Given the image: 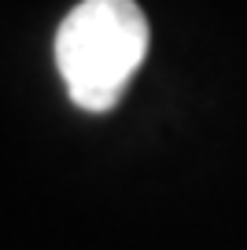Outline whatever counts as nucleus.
I'll return each instance as SVG.
<instances>
[{
    "label": "nucleus",
    "mask_w": 247,
    "mask_h": 250,
    "mask_svg": "<svg viewBox=\"0 0 247 250\" xmlns=\"http://www.w3.org/2000/svg\"><path fill=\"white\" fill-rule=\"evenodd\" d=\"M148 19L133 0H81L55 30V66L70 100L103 114L148 55Z\"/></svg>",
    "instance_id": "nucleus-1"
}]
</instances>
